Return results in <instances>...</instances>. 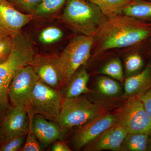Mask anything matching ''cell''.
<instances>
[{
	"label": "cell",
	"mask_w": 151,
	"mask_h": 151,
	"mask_svg": "<svg viewBox=\"0 0 151 151\" xmlns=\"http://www.w3.org/2000/svg\"><path fill=\"white\" fill-rule=\"evenodd\" d=\"M151 37V24L124 14L108 17L94 37L95 55L134 46Z\"/></svg>",
	"instance_id": "1"
},
{
	"label": "cell",
	"mask_w": 151,
	"mask_h": 151,
	"mask_svg": "<svg viewBox=\"0 0 151 151\" xmlns=\"http://www.w3.org/2000/svg\"><path fill=\"white\" fill-rule=\"evenodd\" d=\"M60 21L74 32L94 37L108 17L87 0H66Z\"/></svg>",
	"instance_id": "2"
},
{
	"label": "cell",
	"mask_w": 151,
	"mask_h": 151,
	"mask_svg": "<svg viewBox=\"0 0 151 151\" xmlns=\"http://www.w3.org/2000/svg\"><path fill=\"white\" fill-rule=\"evenodd\" d=\"M94 41V37L76 36L58 55V66L61 76L59 90L67 85L76 72L88 61Z\"/></svg>",
	"instance_id": "3"
},
{
	"label": "cell",
	"mask_w": 151,
	"mask_h": 151,
	"mask_svg": "<svg viewBox=\"0 0 151 151\" xmlns=\"http://www.w3.org/2000/svg\"><path fill=\"white\" fill-rule=\"evenodd\" d=\"M105 114L103 106L91 103L86 97L63 98L57 122L65 132Z\"/></svg>",
	"instance_id": "4"
},
{
	"label": "cell",
	"mask_w": 151,
	"mask_h": 151,
	"mask_svg": "<svg viewBox=\"0 0 151 151\" xmlns=\"http://www.w3.org/2000/svg\"><path fill=\"white\" fill-rule=\"evenodd\" d=\"M63 97L58 89H55L39 80L33 89L27 110L29 119L35 114L57 122Z\"/></svg>",
	"instance_id": "5"
},
{
	"label": "cell",
	"mask_w": 151,
	"mask_h": 151,
	"mask_svg": "<svg viewBox=\"0 0 151 151\" xmlns=\"http://www.w3.org/2000/svg\"><path fill=\"white\" fill-rule=\"evenodd\" d=\"M39 80L30 65L24 66L17 72L9 88V99L12 107L23 106L27 111L33 89Z\"/></svg>",
	"instance_id": "6"
},
{
	"label": "cell",
	"mask_w": 151,
	"mask_h": 151,
	"mask_svg": "<svg viewBox=\"0 0 151 151\" xmlns=\"http://www.w3.org/2000/svg\"><path fill=\"white\" fill-rule=\"evenodd\" d=\"M117 122L128 133L151 132V118L146 111L139 97H132L124 107Z\"/></svg>",
	"instance_id": "7"
},
{
	"label": "cell",
	"mask_w": 151,
	"mask_h": 151,
	"mask_svg": "<svg viewBox=\"0 0 151 151\" xmlns=\"http://www.w3.org/2000/svg\"><path fill=\"white\" fill-rule=\"evenodd\" d=\"M118 116L105 114L82 125L73 138V146L76 150L94 140L103 132L116 124Z\"/></svg>",
	"instance_id": "8"
},
{
	"label": "cell",
	"mask_w": 151,
	"mask_h": 151,
	"mask_svg": "<svg viewBox=\"0 0 151 151\" xmlns=\"http://www.w3.org/2000/svg\"><path fill=\"white\" fill-rule=\"evenodd\" d=\"M33 19L32 15L17 10L7 0H0V33L14 37Z\"/></svg>",
	"instance_id": "9"
},
{
	"label": "cell",
	"mask_w": 151,
	"mask_h": 151,
	"mask_svg": "<svg viewBox=\"0 0 151 151\" xmlns=\"http://www.w3.org/2000/svg\"><path fill=\"white\" fill-rule=\"evenodd\" d=\"M58 55L35 54L29 64L40 81L59 90L61 76L58 66Z\"/></svg>",
	"instance_id": "10"
},
{
	"label": "cell",
	"mask_w": 151,
	"mask_h": 151,
	"mask_svg": "<svg viewBox=\"0 0 151 151\" xmlns=\"http://www.w3.org/2000/svg\"><path fill=\"white\" fill-rule=\"evenodd\" d=\"M1 127L4 132V140L14 137L27 135L30 127V122L26 109L23 106L13 107Z\"/></svg>",
	"instance_id": "11"
},
{
	"label": "cell",
	"mask_w": 151,
	"mask_h": 151,
	"mask_svg": "<svg viewBox=\"0 0 151 151\" xmlns=\"http://www.w3.org/2000/svg\"><path fill=\"white\" fill-rule=\"evenodd\" d=\"M128 133L127 130L117 122L87 144L86 150L99 151L108 150L121 151L122 142Z\"/></svg>",
	"instance_id": "12"
},
{
	"label": "cell",
	"mask_w": 151,
	"mask_h": 151,
	"mask_svg": "<svg viewBox=\"0 0 151 151\" xmlns=\"http://www.w3.org/2000/svg\"><path fill=\"white\" fill-rule=\"evenodd\" d=\"M33 134L40 143L42 148H45L52 143L61 140L64 132L58 124L47 120L43 117L33 119L30 122Z\"/></svg>",
	"instance_id": "13"
},
{
	"label": "cell",
	"mask_w": 151,
	"mask_h": 151,
	"mask_svg": "<svg viewBox=\"0 0 151 151\" xmlns=\"http://www.w3.org/2000/svg\"><path fill=\"white\" fill-rule=\"evenodd\" d=\"M151 87V64L140 72L130 76L125 80L124 89L128 96L139 97Z\"/></svg>",
	"instance_id": "14"
},
{
	"label": "cell",
	"mask_w": 151,
	"mask_h": 151,
	"mask_svg": "<svg viewBox=\"0 0 151 151\" xmlns=\"http://www.w3.org/2000/svg\"><path fill=\"white\" fill-rule=\"evenodd\" d=\"M89 80V75L85 68L80 67L73 74L67 85L60 91L63 98L77 97L90 92L87 86Z\"/></svg>",
	"instance_id": "15"
},
{
	"label": "cell",
	"mask_w": 151,
	"mask_h": 151,
	"mask_svg": "<svg viewBox=\"0 0 151 151\" xmlns=\"http://www.w3.org/2000/svg\"><path fill=\"white\" fill-rule=\"evenodd\" d=\"M122 14L141 20H151V1H132L124 8Z\"/></svg>",
	"instance_id": "16"
},
{
	"label": "cell",
	"mask_w": 151,
	"mask_h": 151,
	"mask_svg": "<svg viewBox=\"0 0 151 151\" xmlns=\"http://www.w3.org/2000/svg\"><path fill=\"white\" fill-rule=\"evenodd\" d=\"M149 134L128 133L121 145V151H148Z\"/></svg>",
	"instance_id": "17"
},
{
	"label": "cell",
	"mask_w": 151,
	"mask_h": 151,
	"mask_svg": "<svg viewBox=\"0 0 151 151\" xmlns=\"http://www.w3.org/2000/svg\"><path fill=\"white\" fill-rule=\"evenodd\" d=\"M96 5L107 17L122 14V11L134 0H87Z\"/></svg>",
	"instance_id": "18"
},
{
	"label": "cell",
	"mask_w": 151,
	"mask_h": 151,
	"mask_svg": "<svg viewBox=\"0 0 151 151\" xmlns=\"http://www.w3.org/2000/svg\"><path fill=\"white\" fill-rule=\"evenodd\" d=\"M12 78L0 76V126L12 109L9 97V88Z\"/></svg>",
	"instance_id": "19"
},
{
	"label": "cell",
	"mask_w": 151,
	"mask_h": 151,
	"mask_svg": "<svg viewBox=\"0 0 151 151\" xmlns=\"http://www.w3.org/2000/svg\"><path fill=\"white\" fill-rule=\"evenodd\" d=\"M66 0H42L32 15L34 18H43L57 12L63 6Z\"/></svg>",
	"instance_id": "20"
},
{
	"label": "cell",
	"mask_w": 151,
	"mask_h": 151,
	"mask_svg": "<svg viewBox=\"0 0 151 151\" xmlns=\"http://www.w3.org/2000/svg\"><path fill=\"white\" fill-rule=\"evenodd\" d=\"M98 90L102 94L107 96H114L120 93L121 88L120 84L112 78L102 76L97 81Z\"/></svg>",
	"instance_id": "21"
},
{
	"label": "cell",
	"mask_w": 151,
	"mask_h": 151,
	"mask_svg": "<svg viewBox=\"0 0 151 151\" xmlns=\"http://www.w3.org/2000/svg\"><path fill=\"white\" fill-rule=\"evenodd\" d=\"M101 73L108 75L120 81L124 80V74L122 62L119 58L113 59L109 61L102 68Z\"/></svg>",
	"instance_id": "22"
},
{
	"label": "cell",
	"mask_w": 151,
	"mask_h": 151,
	"mask_svg": "<svg viewBox=\"0 0 151 151\" xmlns=\"http://www.w3.org/2000/svg\"><path fill=\"white\" fill-rule=\"evenodd\" d=\"M63 35V32L59 28L49 27L42 31L38 39L41 43L50 44L60 40Z\"/></svg>",
	"instance_id": "23"
},
{
	"label": "cell",
	"mask_w": 151,
	"mask_h": 151,
	"mask_svg": "<svg viewBox=\"0 0 151 151\" xmlns=\"http://www.w3.org/2000/svg\"><path fill=\"white\" fill-rule=\"evenodd\" d=\"M143 65V58L139 54L134 53L130 55L125 61L126 72L129 75L134 74L141 70Z\"/></svg>",
	"instance_id": "24"
},
{
	"label": "cell",
	"mask_w": 151,
	"mask_h": 151,
	"mask_svg": "<svg viewBox=\"0 0 151 151\" xmlns=\"http://www.w3.org/2000/svg\"><path fill=\"white\" fill-rule=\"evenodd\" d=\"M27 136H18L4 141L0 145V151L20 150L25 142Z\"/></svg>",
	"instance_id": "25"
},
{
	"label": "cell",
	"mask_w": 151,
	"mask_h": 151,
	"mask_svg": "<svg viewBox=\"0 0 151 151\" xmlns=\"http://www.w3.org/2000/svg\"><path fill=\"white\" fill-rule=\"evenodd\" d=\"M13 37L0 33V64L5 62L12 48Z\"/></svg>",
	"instance_id": "26"
},
{
	"label": "cell",
	"mask_w": 151,
	"mask_h": 151,
	"mask_svg": "<svg viewBox=\"0 0 151 151\" xmlns=\"http://www.w3.org/2000/svg\"><path fill=\"white\" fill-rule=\"evenodd\" d=\"M15 7L27 14L32 15L42 0H7Z\"/></svg>",
	"instance_id": "27"
},
{
	"label": "cell",
	"mask_w": 151,
	"mask_h": 151,
	"mask_svg": "<svg viewBox=\"0 0 151 151\" xmlns=\"http://www.w3.org/2000/svg\"><path fill=\"white\" fill-rule=\"evenodd\" d=\"M41 146L37 138L33 133L31 127L27 136L25 142L20 151H40L42 150Z\"/></svg>",
	"instance_id": "28"
},
{
	"label": "cell",
	"mask_w": 151,
	"mask_h": 151,
	"mask_svg": "<svg viewBox=\"0 0 151 151\" xmlns=\"http://www.w3.org/2000/svg\"><path fill=\"white\" fill-rule=\"evenodd\" d=\"M146 111L151 118V87L139 97Z\"/></svg>",
	"instance_id": "29"
},
{
	"label": "cell",
	"mask_w": 151,
	"mask_h": 151,
	"mask_svg": "<svg viewBox=\"0 0 151 151\" xmlns=\"http://www.w3.org/2000/svg\"><path fill=\"white\" fill-rule=\"evenodd\" d=\"M51 148L52 151H70V148L63 142L56 141Z\"/></svg>",
	"instance_id": "30"
},
{
	"label": "cell",
	"mask_w": 151,
	"mask_h": 151,
	"mask_svg": "<svg viewBox=\"0 0 151 151\" xmlns=\"http://www.w3.org/2000/svg\"><path fill=\"white\" fill-rule=\"evenodd\" d=\"M4 140V136L1 127L0 126V145Z\"/></svg>",
	"instance_id": "31"
},
{
	"label": "cell",
	"mask_w": 151,
	"mask_h": 151,
	"mask_svg": "<svg viewBox=\"0 0 151 151\" xmlns=\"http://www.w3.org/2000/svg\"><path fill=\"white\" fill-rule=\"evenodd\" d=\"M148 151H151V132L149 134Z\"/></svg>",
	"instance_id": "32"
},
{
	"label": "cell",
	"mask_w": 151,
	"mask_h": 151,
	"mask_svg": "<svg viewBox=\"0 0 151 151\" xmlns=\"http://www.w3.org/2000/svg\"><path fill=\"white\" fill-rule=\"evenodd\" d=\"M134 1H137V0H134Z\"/></svg>",
	"instance_id": "33"
},
{
	"label": "cell",
	"mask_w": 151,
	"mask_h": 151,
	"mask_svg": "<svg viewBox=\"0 0 151 151\" xmlns=\"http://www.w3.org/2000/svg\"><path fill=\"white\" fill-rule=\"evenodd\" d=\"M148 1H151V0H148Z\"/></svg>",
	"instance_id": "34"
}]
</instances>
